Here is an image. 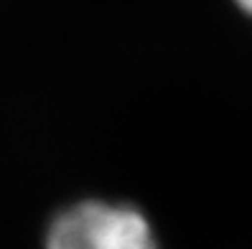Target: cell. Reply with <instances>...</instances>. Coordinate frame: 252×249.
Returning a JSON list of instances; mask_svg holds the SVG:
<instances>
[{
	"label": "cell",
	"instance_id": "6da1fadb",
	"mask_svg": "<svg viewBox=\"0 0 252 249\" xmlns=\"http://www.w3.org/2000/svg\"><path fill=\"white\" fill-rule=\"evenodd\" d=\"M46 249H158L148 219L132 206L82 201L59 214Z\"/></svg>",
	"mask_w": 252,
	"mask_h": 249
},
{
	"label": "cell",
	"instance_id": "7a4b0ae2",
	"mask_svg": "<svg viewBox=\"0 0 252 249\" xmlns=\"http://www.w3.org/2000/svg\"><path fill=\"white\" fill-rule=\"evenodd\" d=\"M234 3L240 5V8L247 13V16H252V0H234Z\"/></svg>",
	"mask_w": 252,
	"mask_h": 249
}]
</instances>
